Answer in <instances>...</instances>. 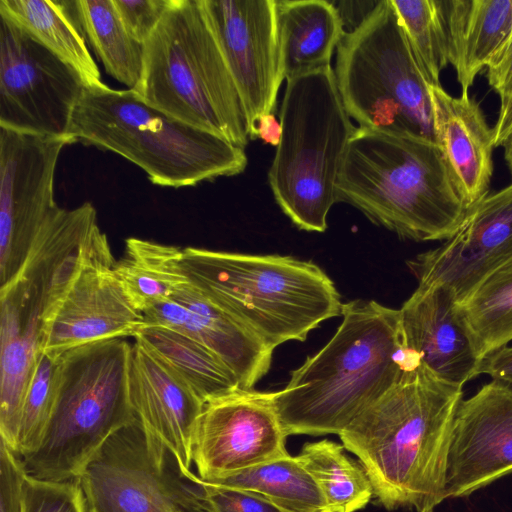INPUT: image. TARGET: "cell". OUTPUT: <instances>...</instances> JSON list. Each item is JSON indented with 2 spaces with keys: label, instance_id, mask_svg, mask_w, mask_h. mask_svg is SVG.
<instances>
[{
  "label": "cell",
  "instance_id": "30",
  "mask_svg": "<svg viewBox=\"0 0 512 512\" xmlns=\"http://www.w3.org/2000/svg\"><path fill=\"white\" fill-rule=\"evenodd\" d=\"M319 487L329 508L342 512L363 509L373 494L362 467L330 440L306 443L296 456Z\"/></svg>",
  "mask_w": 512,
  "mask_h": 512
},
{
  "label": "cell",
  "instance_id": "34",
  "mask_svg": "<svg viewBox=\"0 0 512 512\" xmlns=\"http://www.w3.org/2000/svg\"><path fill=\"white\" fill-rule=\"evenodd\" d=\"M23 512H86L78 480L48 481L26 474Z\"/></svg>",
  "mask_w": 512,
  "mask_h": 512
},
{
  "label": "cell",
  "instance_id": "3",
  "mask_svg": "<svg viewBox=\"0 0 512 512\" xmlns=\"http://www.w3.org/2000/svg\"><path fill=\"white\" fill-rule=\"evenodd\" d=\"M337 197L415 241L450 238L469 211L434 139L361 127L349 143Z\"/></svg>",
  "mask_w": 512,
  "mask_h": 512
},
{
  "label": "cell",
  "instance_id": "42",
  "mask_svg": "<svg viewBox=\"0 0 512 512\" xmlns=\"http://www.w3.org/2000/svg\"><path fill=\"white\" fill-rule=\"evenodd\" d=\"M512 132V94L500 103L498 119L493 127L494 145L502 146Z\"/></svg>",
  "mask_w": 512,
  "mask_h": 512
},
{
  "label": "cell",
  "instance_id": "32",
  "mask_svg": "<svg viewBox=\"0 0 512 512\" xmlns=\"http://www.w3.org/2000/svg\"><path fill=\"white\" fill-rule=\"evenodd\" d=\"M59 358L41 352L29 381L21 410L17 454L23 458L41 444L56 402Z\"/></svg>",
  "mask_w": 512,
  "mask_h": 512
},
{
  "label": "cell",
  "instance_id": "44",
  "mask_svg": "<svg viewBox=\"0 0 512 512\" xmlns=\"http://www.w3.org/2000/svg\"><path fill=\"white\" fill-rule=\"evenodd\" d=\"M323 512H342L341 510L339 509H335V508H327L326 510H324Z\"/></svg>",
  "mask_w": 512,
  "mask_h": 512
},
{
  "label": "cell",
  "instance_id": "21",
  "mask_svg": "<svg viewBox=\"0 0 512 512\" xmlns=\"http://www.w3.org/2000/svg\"><path fill=\"white\" fill-rule=\"evenodd\" d=\"M144 325L178 331L215 353L251 390L269 371L273 349L210 302L190 281L170 300L143 313Z\"/></svg>",
  "mask_w": 512,
  "mask_h": 512
},
{
  "label": "cell",
  "instance_id": "1",
  "mask_svg": "<svg viewBox=\"0 0 512 512\" xmlns=\"http://www.w3.org/2000/svg\"><path fill=\"white\" fill-rule=\"evenodd\" d=\"M462 395V387L420 365L339 434L387 510L435 512L446 499L451 432Z\"/></svg>",
  "mask_w": 512,
  "mask_h": 512
},
{
  "label": "cell",
  "instance_id": "43",
  "mask_svg": "<svg viewBox=\"0 0 512 512\" xmlns=\"http://www.w3.org/2000/svg\"><path fill=\"white\" fill-rule=\"evenodd\" d=\"M502 146L504 147L505 160L512 175V132Z\"/></svg>",
  "mask_w": 512,
  "mask_h": 512
},
{
  "label": "cell",
  "instance_id": "4",
  "mask_svg": "<svg viewBox=\"0 0 512 512\" xmlns=\"http://www.w3.org/2000/svg\"><path fill=\"white\" fill-rule=\"evenodd\" d=\"M181 264L210 302L273 350L290 340L304 341L321 322L342 312L333 281L311 261L186 247Z\"/></svg>",
  "mask_w": 512,
  "mask_h": 512
},
{
  "label": "cell",
  "instance_id": "37",
  "mask_svg": "<svg viewBox=\"0 0 512 512\" xmlns=\"http://www.w3.org/2000/svg\"><path fill=\"white\" fill-rule=\"evenodd\" d=\"M22 459L0 441V512H23V484L26 476Z\"/></svg>",
  "mask_w": 512,
  "mask_h": 512
},
{
  "label": "cell",
  "instance_id": "36",
  "mask_svg": "<svg viewBox=\"0 0 512 512\" xmlns=\"http://www.w3.org/2000/svg\"><path fill=\"white\" fill-rule=\"evenodd\" d=\"M130 36L143 44L175 0H112Z\"/></svg>",
  "mask_w": 512,
  "mask_h": 512
},
{
  "label": "cell",
  "instance_id": "2",
  "mask_svg": "<svg viewBox=\"0 0 512 512\" xmlns=\"http://www.w3.org/2000/svg\"><path fill=\"white\" fill-rule=\"evenodd\" d=\"M341 315L329 342L273 392L287 436L339 435L420 366L405 344L399 309L357 299L344 303Z\"/></svg>",
  "mask_w": 512,
  "mask_h": 512
},
{
  "label": "cell",
  "instance_id": "20",
  "mask_svg": "<svg viewBox=\"0 0 512 512\" xmlns=\"http://www.w3.org/2000/svg\"><path fill=\"white\" fill-rule=\"evenodd\" d=\"M132 344L128 389L135 418L191 472L193 440L204 402L141 339Z\"/></svg>",
  "mask_w": 512,
  "mask_h": 512
},
{
  "label": "cell",
  "instance_id": "13",
  "mask_svg": "<svg viewBox=\"0 0 512 512\" xmlns=\"http://www.w3.org/2000/svg\"><path fill=\"white\" fill-rule=\"evenodd\" d=\"M78 142L0 127V284L19 273L42 227L59 207L54 178L59 156Z\"/></svg>",
  "mask_w": 512,
  "mask_h": 512
},
{
  "label": "cell",
  "instance_id": "7",
  "mask_svg": "<svg viewBox=\"0 0 512 512\" xmlns=\"http://www.w3.org/2000/svg\"><path fill=\"white\" fill-rule=\"evenodd\" d=\"M279 121L281 139L268 172L275 201L297 228L324 232L357 129L342 102L334 69L287 80Z\"/></svg>",
  "mask_w": 512,
  "mask_h": 512
},
{
  "label": "cell",
  "instance_id": "38",
  "mask_svg": "<svg viewBox=\"0 0 512 512\" xmlns=\"http://www.w3.org/2000/svg\"><path fill=\"white\" fill-rule=\"evenodd\" d=\"M487 79L500 103L512 94V38L497 61L487 68Z\"/></svg>",
  "mask_w": 512,
  "mask_h": 512
},
{
  "label": "cell",
  "instance_id": "39",
  "mask_svg": "<svg viewBox=\"0 0 512 512\" xmlns=\"http://www.w3.org/2000/svg\"><path fill=\"white\" fill-rule=\"evenodd\" d=\"M480 374L512 387V347L504 346L488 355L482 362Z\"/></svg>",
  "mask_w": 512,
  "mask_h": 512
},
{
  "label": "cell",
  "instance_id": "24",
  "mask_svg": "<svg viewBox=\"0 0 512 512\" xmlns=\"http://www.w3.org/2000/svg\"><path fill=\"white\" fill-rule=\"evenodd\" d=\"M284 79L331 66L345 30L336 7L325 0H275Z\"/></svg>",
  "mask_w": 512,
  "mask_h": 512
},
{
  "label": "cell",
  "instance_id": "6",
  "mask_svg": "<svg viewBox=\"0 0 512 512\" xmlns=\"http://www.w3.org/2000/svg\"><path fill=\"white\" fill-rule=\"evenodd\" d=\"M143 50L135 91L145 103L245 148L246 109L198 0H175Z\"/></svg>",
  "mask_w": 512,
  "mask_h": 512
},
{
  "label": "cell",
  "instance_id": "17",
  "mask_svg": "<svg viewBox=\"0 0 512 512\" xmlns=\"http://www.w3.org/2000/svg\"><path fill=\"white\" fill-rule=\"evenodd\" d=\"M511 473L512 387L492 381L457 408L445 497L466 498Z\"/></svg>",
  "mask_w": 512,
  "mask_h": 512
},
{
  "label": "cell",
  "instance_id": "33",
  "mask_svg": "<svg viewBox=\"0 0 512 512\" xmlns=\"http://www.w3.org/2000/svg\"><path fill=\"white\" fill-rule=\"evenodd\" d=\"M413 52L431 85L448 65L435 0H391Z\"/></svg>",
  "mask_w": 512,
  "mask_h": 512
},
{
  "label": "cell",
  "instance_id": "28",
  "mask_svg": "<svg viewBox=\"0 0 512 512\" xmlns=\"http://www.w3.org/2000/svg\"><path fill=\"white\" fill-rule=\"evenodd\" d=\"M66 5L106 73L135 90L143 69V44L133 39L112 0H74Z\"/></svg>",
  "mask_w": 512,
  "mask_h": 512
},
{
  "label": "cell",
  "instance_id": "40",
  "mask_svg": "<svg viewBox=\"0 0 512 512\" xmlns=\"http://www.w3.org/2000/svg\"><path fill=\"white\" fill-rule=\"evenodd\" d=\"M332 3L339 13L344 30L349 25L350 29L347 32L349 33L355 30L369 16L379 1H339Z\"/></svg>",
  "mask_w": 512,
  "mask_h": 512
},
{
  "label": "cell",
  "instance_id": "31",
  "mask_svg": "<svg viewBox=\"0 0 512 512\" xmlns=\"http://www.w3.org/2000/svg\"><path fill=\"white\" fill-rule=\"evenodd\" d=\"M484 360L512 340V260L490 274L459 305Z\"/></svg>",
  "mask_w": 512,
  "mask_h": 512
},
{
  "label": "cell",
  "instance_id": "15",
  "mask_svg": "<svg viewBox=\"0 0 512 512\" xmlns=\"http://www.w3.org/2000/svg\"><path fill=\"white\" fill-rule=\"evenodd\" d=\"M244 103L255 139L256 121L273 114L284 80L275 0H198Z\"/></svg>",
  "mask_w": 512,
  "mask_h": 512
},
{
  "label": "cell",
  "instance_id": "25",
  "mask_svg": "<svg viewBox=\"0 0 512 512\" xmlns=\"http://www.w3.org/2000/svg\"><path fill=\"white\" fill-rule=\"evenodd\" d=\"M182 248L131 237L113 272L132 305L141 313L166 302L189 282Z\"/></svg>",
  "mask_w": 512,
  "mask_h": 512
},
{
  "label": "cell",
  "instance_id": "18",
  "mask_svg": "<svg viewBox=\"0 0 512 512\" xmlns=\"http://www.w3.org/2000/svg\"><path fill=\"white\" fill-rule=\"evenodd\" d=\"M113 256L88 263L46 317L41 352L57 359L95 342L135 337L143 314L130 302L113 272Z\"/></svg>",
  "mask_w": 512,
  "mask_h": 512
},
{
  "label": "cell",
  "instance_id": "41",
  "mask_svg": "<svg viewBox=\"0 0 512 512\" xmlns=\"http://www.w3.org/2000/svg\"><path fill=\"white\" fill-rule=\"evenodd\" d=\"M281 124L273 114L261 116L255 124V139L260 138L266 144L278 146L281 139Z\"/></svg>",
  "mask_w": 512,
  "mask_h": 512
},
{
  "label": "cell",
  "instance_id": "9",
  "mask_svg": "<svg viewBox=\"0 0 512 512\" xmlns=\"http://www.w3.org/2000/svg\"><path fill=\"white\" fill-rule=\"evenodd\" d=\"M344 107L359 127L433 139L428 81L391 0L345 33L334 69Z\"/></svg>",
  "mask_w": 512,
  "mask_h": 512
},
{
  "label": "cell",
  "instance_id": "27",
  "mask_svg": "<svg viewBox=\"0 0 512 512\" xmlns=\"http://www.w3.org/2000/svg\"><path fill=\"white\" fill-rule=\"evenodd\" d=\"M135 337L160 357L204 403L242 389L234 372L215 353L178 331L160 325H144Z\"/></svg>",
  "mask_w": 512,
  "mask_h": 512
},
{
  "label": "cell",
  "instance_id": "29",
  "mask_svg": "<svg viewBox=\"0 0 512 512\" xmlns=\"http://www.w3.org/2000/svg\"><path fill=\"white\" fill-rule=\"evenodd\" d=\"M210 483L257 493L286 512H323L328 508L314 479L298 458L289 454Z\"/></svg>",
  "mask_w": 512,
  "mask_h": 512
},
{
  "label": "cell",
  "instance_id": "5",
  "mask_svg": "<svg viewBox=\"0 0 512 512\" xmlns=\"http://www.w3.org/2000/svg\"><path fill=\"white\" fill-rule=\"evenodd\" d=\"M69 134L124 157L162 187L235 176L248 163L244 148L151 107L135 90L106 84L85 87Z\"/></svg>",
  "mask_w": 512,
  "mask_h": 512
},
{
  "label": "cell",
  "instance_id": "26",
  "mask_svg": "<svg viewBox=\"0 0 512 512\" xmlns=\"http://www.w3.org/2000/svg\"><path fill=\"white\" fill-rule=\"evenodd\" d=\"M0 14L12 19L70 64L86 87L105 84L66 1L0 0Z\"/></svg>",
  "mask_w": 512,
  "mask_h": 512
},
{
  "label": "cell",
  "instance_id": "10",
  "mask_svg": "<svg viewBox=\"0 0 512 512\" xmlns=\"http://www.w3.org/2000/svg\"><path fill=\"white\" fill-rule=\"evenodd\" d=\"M76 479L86 512H204L199 485L137 419L110 435Z\"/></svg>",
  "mask_w": 512,
  "mask_h": 512
},
{
  "label": "cell",
  "instance_id": "12",
  "mask_svg": "<svg viewBox=\"0 0 512 512\" xmlns=\"http://www.w3.org/2000/svg\"><path fill=\"white\" fill-rule=\"evenodd\" d=\"M85 87L70 64L0 14V127L70 135L72 116Z\"/></svg>",
  "mask_w": 512,
  "mask_h": 512
},
{
  "label": "cell",
  "instance_id": "14",
  "mask_svg": "<svg viewBox=\"0 0 512 512\" xmlns=\"http://www.w3.org/2000/svg\"><path fill=\"white\" fill-rule=\"evenodd\" d=\"M273 392L238 389L204 403L193 440L198 476L214 482L288 455Z\"/></svg>",
  "mask_w": 512,
  "mask_h": 512
},
{
  "label": "cell",
  "instance_id": "22",
  "mask_svg": "<svg viewBox=\"0 0 512 512\" xmlns=\"http://www.w3.org/2000/svg\"><path fill=\"white\" fill-rule=\"evenodd\" d=\"M433 139L440 147L458 191L470 209L489 193L495 148L493 128L479 104L467 95L453 97L428 84Z\"/></svg>",
  "mask_w": 512,
  "mask_h": 512
},
{
  "label": "cell",
  "instance_id": "8",
  "mask_svg": "<svg viewBox=\"0 0 512 512\" xmlns=\"http://www.w3.org/2000/svg\"><path fill=\"white\" fill-rule=\"evenodd\" d=\"M132 344L117 338L59 357L55 406L38 449L22 459L26 473L48 481L76 479L116 430L134 421L128 373Z\"/></svg>",
  "mask_w": 512,
  "mask_h": 512
},
{
  "label": "cell",
  "instance_id": "35",
  "mask_svg": "<svg viewBox=\"0 0 512 512\" xmlns=\"http://www.w3.org/2000/svg\"><path fill=\"white\" fill-rule=\"evenodd\" d=\"M185 478L199 485L204 512H286L257 493L206 482L192 471Z\"/></svg>",
  "mask_w": 512,
  "mask_h": 512
},
{
  "label": "cell",
  "instance_id": "19",
  "mask_svg": "<svg viewBox=\"0 0 512 512\" xmlns=\"http://www.w3.org/2000/svg\"><path fill=\"white\" fill-rule=\"evenodd\" d=\"M399 311L407 348L436 379L463 388L480 375L483 360L450 289L418 286Z\"/></svg>",
  "mask_w": 512,
  "mask_h": 512
},
{
  "label": "cell",
  "instance_id": "23",
  "mask_svg": "<svg viewBox=\"0 0 512 512\" xmlns=\"http://www.w3.org/2000/svg\"><path fill=\"white\" fill-rule=\"evenodd\" d=\"M446 59L462 95L512 38V0H435Z\"/></svg>",
  "mask_w": 512,
  "mask_h": 512
},
{
  "label": "cell",
  "instance_id": "11",
  "mask_svg": "<svg viewBox=\"0 0 512 512\" xmlns=\"http://www.w3.org/2000/svg\"><path fill=\"white\" fill-rule=\"evenodd\" d=\"M93 257V246L77 231L56 224L42 229L19 273L0 288L4 369L27 373L35 367L46 317Z\"/></svg>",
  "mask_w": 512,
  "mask_h": 512
},
{
  "label": "cell",
  "instance_id": "16",
  "mask_svg": "<svg viewBox=\"0 0 512 512\" xmlns=\"http://www.w3.org/2000/svg\"><path fill=\"white\" fill-rule=\"evenodd\" d=\"M512 260V184L485 196L439 247L408 266L419 285H442L460 305L498 268Z\"/></svg>",
  "mask_w": 512,
  "mask_h": 512
}]
</instances>
